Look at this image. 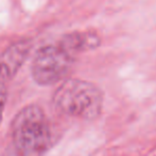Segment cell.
Here are the masks:
<instances>
[{
  "label": "cell",
  "instance_id": "obj_2",
  "mask_svg": "<svg viewBox=\"0 0 156 156\" xmlns=\"http://www.w3.org/2000/svg\"><path fill=\"white\" fill-rule=\"evenodd\" d=\"M53 102L60 112L69 117L91 120L101 112L103 96L93 83L80 79H70L58 87Z\"/></svg>",
  "mask_w": 156,
  "mask_h": 156
},
{
  "label": "cell",
  "instance_id": "obj_4",
  "mask_svg": "<svg viewBox=\"0 0 156 156\" xmlns=\"http://www.w3.org/2000/svg\"><path fill=\"white\" fill-rule=\"evenodd\" d=\"M31 44L20 41L11 45L0 58V81L4 82L17 73L29 56Z\"/></svg>",
  "mask_w": 156,
  "mask_h": 156
},
{
  "label": "cell",
  "instance_id": "obj_1",
  "mask_svg": "<svg viewBox=\"0 0 156 156\" xmlns=\"http://www.w3.org/2000/svg\"><path fill=\"white\" fill-rule=\"evenodd\" d=\"M51 146L52 131L45 112L29 105L13 120L11 144L2 156H44Z\"/></svg>",
  "mask_w": 156,
  "mask_h": 156
},
{
  "label": "cell",
  "instance_id": "obj_3",
  "mask_svg": "<svg viewBox=\"0 0 156 156\" xmlns=\"http://www.w3.org/2000/svg\"><path fill=\"white\" fill-rule=\"evenodd\" d=\"M73 58L62 45H48L41 48L33 59L32 77L39 86H51L67 75Z\"/></svg>",
  "mask_w": 156,
  "mask_h": 156
},
{
  "label": "cell",
  "instance_id": "obj_6",
  "mask_svg": "<svg viewBox=\"0 0 156 156\" xmlns=\"http://www.w3.org/2000/svg\"><path fill=\"white\" fill-rule=\"evenodd\" d=\"M5 103H6V88L4 86V82L0 81V123H1L2 117H3Z\"/></svg>",
  "mask_w": 156,
  "mask_h": 156
},
{
  "label": "cell",
  "instance_id": "obj_5",
  "mask_svg": "<svg viewBox=\"0 0 156 156\" xmlns=\"http://www.w3.org/2000/svg\"><path fill=\"white\" fill-rule=\"evenodd\" d=\"M60 44L68 52L73 55L97 47L99 38L97 34L90 32H73L64 36Z\"/></svg>",
  "mask_w": 156,
  "mask_h": 156
}]
</instances>
